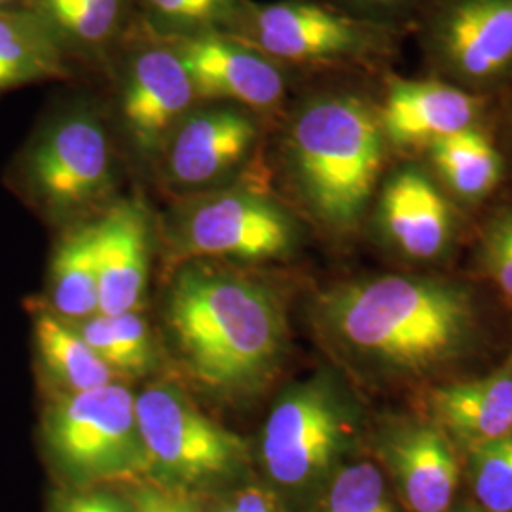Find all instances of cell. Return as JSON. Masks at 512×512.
Listing matches in <instances>:
<instances>
[{"label":"cell","instance_id":"6da1fadb","mask_svg":"<svg viewBox=\"0 0 512 512\" xmlns=\"http://www.w3.org/2000/svg\"><path fill=\"white\" fill-rule=\"evenodd\" d=\"M313 323L346 365L384 382H418L469 359L482 338L475 294L456 281L389 274L319 294Z\"/></svg>","mask_w":512,"mask_h":512},{"label":"cell","instance_id":"7a4b0ae2","mask_svg":"<svg viewBox=\"0 0 512 512\" xmlns=\"http://www.w3.org/2000/svg\"><path fill=\"white\" fill-rule=\"evenodd\" d=\"M167 342L188 380L220 401L262 395L289 351L285 306L270 285L188 260L164 293Z\"/></svg>","mask_w":512,"mask_h":512},{"label":"cell","instance_id":"3957f363","mask_svg":"<svg viewBox=\"0 0 512 512\" xmlns=\"http://www.w3.org/2000/svg\"><path fill=\"white\" fill-rule=\"evenodd\" d=\"M283 150L311 217L334 234L353 232L376 194L389 150L376 101L349 90L306 95L289 112Z\"/></svg>","mask_w":512,"mask_h":512},{"label":"cell","instance_id":"277c9868","mask_svg":"<svg viewBox=\"0 0 512 512\" xmlns=\"http://www.w3.org/2000/svg\"><path fill=\"white\" fill-rule=\"evenodd\" d=\"M361 442V406L336 374L317 372L275 399L256 446L258 478L289 512H306Z\"/></svg>","mask_w":512,"mask_h":512},{"label":"cell","instance_id":"5b68a950","mask_svg":"<svg viewBox=\"0 0 512 512\" xmlns=\"http://www.w3.org/2000/svg\"><path fill=\"white\" fill-rule=\"evenodd\" d=\"M135 412L150 482L200 497L256 475L249 442L207 416L181 385H147Z\"/></svg>","mask_w":512,"mask_h":512},{"label":"cell","instance_id":"8992f818","mask_svg":"<svg viewBox=\"0 0 512 512\" xmlns=\"http://www.w3.org/2000/svg\"><path fill=\"white\" fill-rule=\"evenodd\" d=\"M42 442L61 486H110L147 471L135 393L122 382L54 395L44 410Z\"/></svg>","mask_w":512,"mask_h":512},{"label":"cell","instance_id":"52a82bcc","mask_svg":"<svg viewBox=\"0 0 512 512\" xmlns=\"http://www.w3.org/2000/svg\"><path fill=\"white\" fill-rule=\"evenodd\" d=\"M401 33L355 18L325 0H245L228 35L289 69H378L399 52Z\"/></svg>","mask_w":512,"mask_h":512},{"label":"cell","instance_id":"ba28073f","mask_svg":"<svg viewBox=\"0 0 512 512\" xmlns=\"http://www.w3.org/2000/svg\"><path fill=\"white\" fill-rule=\"evenodd\" d=\"M21 181L54 220L73 224L101 207L114 188V154L97 107L88 101L57 107L23 152Z\"/></svg>","mask_w":512,"mask_h":512},{"label":"cell","instance_id":"9c48e42d","mask_svg":"<svg viewBox=\"0 0 512 512\" xmlns=\"http://www.w3.org/2000/svg\"><path fill=\"white\" fill-rule=\"evenodd\" d=\"M165 238L186 260L266 262L291 255L300 228L272 196L232 184L190 194L177 203L167 213Z\"/></svg>","mask_w":512,"mask_h":512},{"label":"cell","instance_id":"30bf717a","mask_svg":"<svg viewBox=\"0 0 512 512\" xmlns=\"http://www.w3.org/2000/svg\"><path fill=\"white\" fill-rule=\"evenodd\" d=\"M435 78L490 99L512 88V0H431L414 25Z\"/></svg>","mask_w":512,"mask_h":512},{"label":"cell","instance_id":"8fae6325","mask_svg":"<svg viewBox=\"0 0 512 512\" xmlns=\"http://www.w3.org/2000/svg\"><path fill=\"white\" fill-rule=\"evenodd\" d=\"M120 63L118 122L143 160L162 156L173 129L200 101L175 48L141 31Z\"/></svg>","mask_w":512,"mask_h":512},{"label":"cell","instance_id":"7c38bea8","mask_svg":"<svg viewBox=\"0 0 512 512\" xmlns=\"http://www.w3.org/2000/svg\"><path fill=\"white\" fill-rule=\"evenodd\" d=\"M370 446L404 512H446L456 505L463 454L429 418L382 421Z\"/></svg>","mask_w":512,"mask_h":512},{"label":"cell","instance_id":"4fadbf2b","mask_svg":"<svg viewBox=\"0 0 512 512\" xmlns=\"http://www.w3.org/2000/svg\"><path fill=\"white\" fill-rule=\"evenodd\" d=\"M260 131L253 110L220 101L198 103L165 143V183L190 194L224 186L251 158Z\"/></svg>","mask_w":512,"mask_h":512},{"label":"cell","instance_id":"5bb4252c","mask_svg":"<svg viewBox=\"0 0 512 512\" xmlns=\"http://www.w3.org/2000/svg\"><path fill=\"white\" fill-rule=\"evenodd\" d=\"M181 57L198 101L234 103L260 118L285 107L291 69L224 33L167 40Z\"/></svg>","mask_w":512,"mask_h":512},{"label":"cell","instance_id":"9a60e30c","mask_svg":"<svg viewBox=\"0 0 512 512\" xmlns=\"http://www.w3.org/2000/svg\"><path fill=\"white\" fill-rule=\"evenodd\" d=\"M376 228L395 253L414 262H433L452 247L458 220L437 181L420 165L404 164L378 192Z\"/></svg>","mask_w":512,"mask_h":512},{"label":"cell","instance_id":"2e32d148","mask_svg":"<svg viewBox=\"0 0 512 512\" xmlns=\"http://www.w3.org/2000/svg\"><path fill=\"white\" fill-rule=\"evenodd\" d=\"M488 101L439 78L389 76L376 107L387 147L410 152L425 150L463 129L482 126Z\"/></svg>","mask_w":512,"mask_h":512},{"label":"cell","instance_id":"e0dca14e","mask_svg":"<svg viewBox=\"0 0 512 512\" xmlns=\"http://www.w3.org/2000/svg\"><path fill=\"white\" fill-rule=\"evenodd\" d=\"M99 313L137 311L147 293L152 224L137 200L109 203L92 219Z\"/></svg>","mask_w":512,"mask_h":512},{"label":"cell","instance_id":"ac0fdd59","mask_svg":"<svg viewBox=\"0 0 512 512\" xmlns=\"http://www.w3.org/2000/svg\"><path fill=\"white\" fill-rule=\"evenodd\" d=\"M429 420L465 454L512 435V357L494 372L429 393Z\"/></svg>","mask_w":512,"mask_h":512},{"label":"cell","instance_id":"d6986e66","mask_svg":"<svg viewBox=\"0 0 512 512\" xmlns=\"http://www.w3.org/2000/svg\"><path fill=\"white\" fill-rule=\"evenodd\" d=\"M137 0H29L69 59L101 63L128 37Z\"/></svg>","mask_w":512,"mask_h":512},{"label":"cell","instance_id":"ffe728a7","mask_svg":"<svg viewBox=\"0 0 512 512\" xmlns=\"http://www.w3.org/2000/svg\"><path fill=\"white\" fill-rule=\"evenodd\" d=\"M69 74V55L33 8L0 10V93Z\"/></svg>","mask_w":512,"mask_h":512},{"label":"cell","instance_id":"44dd1931","mask_svg":"<svg viewBox=\"0 0 512 512\" xmlns=\"http://www.w3.org/2000/svg\"><path fill=\"white\" fill-rule=\"evenodd\" d=\"M425 152L444 192L458 202H484L503 181V156L482 126L452 133Z\"/></svg>","mask_w":512,"mask_h":512},{"label":"cell","instance_id":"7402d4cb","mask_svg":"<svg viewBox=\"0 0 512 512\" xmlns=\"http://www.w3.org/2000/svg\"><path fill=\"white\" fill-rule=\"evenodd\" d=\"M50 310L69 323L99 313V272L90 220L69 224L55 243L48 272Z\"/></svg>","mask_w":512,"mask_h":512},{"label":"cell","instance_id":"603a6c76","mask_svg":"<svg viewBox=\"0 0 512 512\" xmlns=\"http://www.w3.org/2000/svg\"><path fill=\"white\" fill-rule=\"evenodd\" d=\"M33 327L38 361L55 395L82 393L120 382L74 323L61 319L50 308H42L35 315Z\"/></svg>","mask_w":512,"mask_h":512},{"label":"cell","instance_id":"cb8c5ba5","mask_svg":"<svg viewBox=\"0 0 512 512\" xmlns=\"http://www.w3.org/2000/svg\"><path fill=\"white\" fill-rule=\"evenodd\" d=\"M74 327L118 380L147 378L162 366L156 336L139 310L95 313Z\"/></svg>","mask_w":512,"mask_h":512},{"label":"cell","instance_id":"d4e9b609","mask_svg":"<svg viewBox=\"0 0 512 512\" xmlns=\"http://www.w3.org/2000/svg\"><path fill=\"white\" fill-rule=\"evenodd\" d=\"M245 0H137L141 31L162 40L228 35Z\"/></svg>","mask_w":512,"mask_h":512},{"label":"cell","instance_id":"484cf974","mask_svg":"<svg viewBox=\"0 0 512 512\" xmlns=\"http://www.w3.org/2000/svg\"><path fill=\"white\" fill-rule=\"evenodd\" d=\"M306 512H404L382 467L355 456L344 461Z\"/></svg>","mask_w":512,"mask_h":512},{"label":"cell","instance_id":"4316f807","mask_svg":"<svg viewBox=\"0 0 512 512\" xmlns=\"http://www.w3.org/2000/svg\"><path fill=\"white\" fill-rule=\"evenodd\" d=\"M463 480L488 512H512V435L463 454Z\"/></svg>","mask_w":512,"mask_h":512},{"label":"cell","instance_id":"83f0119b","mask_svg":"<svg viewBox=\"0 0 512 512\" xmlns=\"http://www.w3.org/2000/svg\"><path fill=\"white\" fill-rule=\"evenodd\" d=\"M482 264L495 287L512 300V207L488 220L482 234Z\"/></svg>","mask_w":512,"mask_h":512},{"label":"cell","instance_id":"f1b7e54d","mask_svg":"<svg viewBox=\"0 0 512 512\" xmlns=\"http://www.w3.org/2000/svg\"><path fill=\"white\" fill-rule=\"evenodd\" d=\"M355 18L397 31L414 27L431 0H325Z\"/></svg>","mask_w":512,"mask_h":512},{"label":"cell","instance_id":"f546056e","mask_svg":"<svg viewBox=\"0 0 512 512\" xmlns=\"http://www.w3.org/2000/svg\"><path fill=\"white\" fill-rule=\"evenodd\" d=\"M128 497L131 512H205L196 495L158 486L145 476L116 484Z\"/></svg>","mask_w":512,"mask_h":512},{"label":"cell","instance_id":"4dcf8cb0","mask_svg":"<svg viewBox=\"0 0 512 512\" xmlns=\"http://www.w3.org/2000/svg\"><path fill=\"white\" fill-rule=\"evenodd\" d=\"M48 512H131L128 497L116 486H61L50 499Z\"/></svg>","mask_w":512,"mask_h":512},{"label":"cell","instance_id":"1f68e13d","mask_svg":"<svg viewBox=\"0 0 512 512\" xmlns=\"http://www.w3.org/2000/svg\"><path fill=\"white\" fill-rule=\"evenodd\" d=\"M198 499H200L205 512H238L236 509H232L219 494L200 495Z\"/></svg>","mask_w":512,"mask_h":512},{"label":"cell","instance_id":"d6a6232c","mask_svg":"<svg viewBox=\"0 0 512 512\" xmlns=\"http://www.w3.org/2000/svg\"><path fill=\"white\" fill-rule=\"evenodd\" d=\"M446 512H488L484 511L480 505H476L473 499H469V501H456V505L450 509V511Z\"/></svg>","mask_w":512,"mask_h":512},{"label":"cell","instance_id":"836d02e7","mask_svg":"<svg viewBox=\"0 0 512 512\" xmlns=\"http://www.w3.org/2000/svg\"><path fill=\"white\" fill-rule=\"evenodd\" d=\"M21 6H29V0H0V10H12Z\"/></svg>","mask_w":512,"mask_h":512},{"label":"cell","instance_id":"e575fe53","mask_svg":"<svg viewBox=\"0 0 512 512\" xmlns=\"http://www.w3.org/2000/svg\"><path fill=\"white\" fill-rule=\"evenodd\" d=\"M511 95H509V103H507V112H505V126H507V133H509V137L512 139V88L509 90Z\"/></svg>","mask_w":512,"mask_h":512}]
</instances>
